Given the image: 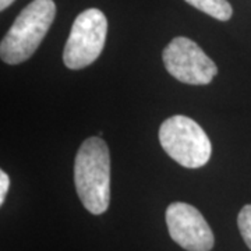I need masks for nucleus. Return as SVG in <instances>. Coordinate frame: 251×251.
I'll use <instances>...</instances> for the list:
<instances>
[{
  "instance_id": "1",
  "label": "nucleus",
  "mask_w": 251,
  "mask_h": 251,
  "mask_svg": "<svg viewBox=\"0 0 251 251\" xmlns=\"http://www.w3.org/2000/svg\"><path fill=\"white\" fill-rule=\"evenodd\" d=\"M74 183L82 205L100 215L110 201V155L100 137H90L81 144L74 162Z\"/></svg>"
},
{
  "instance_id": "8",
  "label": "nucleus",
  "mask_w": 251,
  "mask_h": 251,
  "mask_svg": "<svg viewBox=\"0 0 251 251\" xmlns=\"http://www.w3.org/2000/svg\"><path fill=\"white\" fill-rule=\"evenodd\" d=\"M237 225L242 237L244 239L247 247L251 250V205L243 206L237 218Z\"/></svg>"
},
{
  "instance_id": "2",
  "label": "nucleus",
  "mask_w": 251,
  "mask_h": 251,
  "mask_svg": "<svg viewBox=\"0 0 251 251\" xmlns=\"http://www.w3.org/2000/svg\"><path fill=\"white\" fill-rule=\"evenodd\" d=\"M56 16L53 0H32L21 10L1 39L0 54L7 64H20L35 53Z\"/></svg>"
},
{
  "instance_id": "7",
  "label": "nucleus",
  "mask_w": 251,
  "mask_h": 251,
  "mask_svg": "<svg viewBox=\"0 0 251 251\" xmlns=\"http://www.w3.org/2000/svg\"><path fill=\"white\" fill-rule=\"evenodd\" d=\"M184 1H187L193 7L221 21L230 20L233 14L232 6L227 0H184Z\"/></svg>"
},
{
  "instance_id": "10",
  "label": "nucleus",
  "mask_w": 251,
  "mask_h": 251,
  "mask_svg": "<svg viewBox=\"0 0 251 251\" xmlns=\"http://www.w3.org/2000/svg\"><path fill=\"white\" fill-rule=\"evenodd\" d=\"M14 0H0V10H6L9 6L13 4Z\"/></svg>"
},
{
  "instance_id": "9",
  "label": "nucleus",
  "mask_w": 251,
  "mask_h": 251,
  "mask_svg": "<svg viewBox=\"0 0 251 251\" xmlns=\"http://www.w3.org/2000/svg\"><path fill=\"white\" fill-rule=\"evenodd\" d=\"M10 186V179L7 176V173L4 171L0 172V204L4 202V198H6V194L9 191Z\"/></svg>"
},
{
  "instance_id": "4",
  "label": "nucleus",
  "mask_w": 251,
  "mask_h": 251,
  "mask_svg": "<svg viewBox=\"0 0 251 251\" xmlns=\"http://www.w3.org/2000/svg\"><path fill=\"white\" fill-rule=\"evenodd\" d=\"M108 35V20L99 9L80 13L64 45L63 62L72 70L90 66L102 53Z\"/></svg>"
},
{
  "instance_id": "6",
  "label": "nucleus",
  "mask_w": 251,
  "mask_h": 251,
  "mask_svg": "<svg viewBox=\"0 0 251 251\" xmlns=\"http://www.w3.org/2000/svg\"><path fill=\"white\" fill-rule=\"evenodd\" d=\"M166 225L171 237L187 251H211L214 233L205 218L196 206L186 202H173L166 209Z\"/></svg>"
},
{
  "instance_id": "3",
  "label": "nucleus",
  "mask_w": 251,
  "mask_h": 251,
  "mask_svg": "<svg viewBox=\"0 0 251 251\" xmlns=\"http://www.w3.org/2000/svg\"><path fill=\"white\" fill-rule=\"evenodd\" d=\"M159 143L165 152L179 165L197 169L211 158L212 145L204 128L187 116H172L162 123Z\"/></svg>"
},
{
  "instance_id": "5",
  "label": "nucleus",
  "mask_w": 251,
  "mask_h": 251,
  "mask_svg": "<svg viewBox=\"0 0 251 251\" xmlns=\"http://www.w3.org/2000/svg\"><path fill=\"white\" fill-rule=\"evenodd\" d=\"M162 59L172 77L190 85H206L218 73L212 59L186 36L173 38L163 49Z\"/></svg>"
}]
</instances>
